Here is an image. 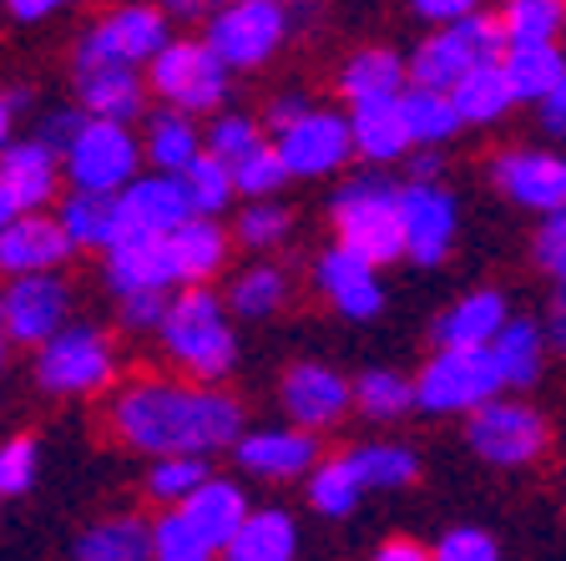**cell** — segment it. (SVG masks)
Segmentation results:
<instances>
[{
  "label": "cell",
  "mask_w": 566,
  "mask_h": 561,
  "mask_svg": "<svg viewBox=\"0 0 566 561\" xmlns=\"http://www.w3.org/2000/svg\"><path fill=\"white\" fill-rule=\"evenodd\" d=\"M106 430L147 460L223 456L248 430V409L223 385L192 374H127L106 399Z\"/></svg>",
  "instance_id": "6da1fadb"
},
{
  "label": "cell",
  "mask_w": 566,
  "mask_h": 561,
  "mask_svg": "<svg viewBox=\"0 0 566 561\" xmlns=\"http://www.w3.org/2000/svg\"><path fill=\"white\" fill-rule=\"evenodd\" d=\"M233 309H228L223 293H212L208 283H182L172 293V309H167L163 329H157V344L163 354L192 380H208V385H223L228 374L238 370V329H233Z\"/></svg>",
  "instance_id": "7a4b0ae2"
},
{
  "label": "cell",
  "mask_w": 566,
  "mask_h": 561,
  "mask_svg": "<svg viewBox=\"0 0 566 561\" xmlns=\"http://www.w3.org/2000/svg\"><path fill=\"white\" fill-rule=\"evenodd\" d=\"M329 222L334 238L349 248H359L365 258L400 263L405 258V208H400V183L385 177L379 167L369 173H349L329 198Z\"/></svg>",
  "instance_id": "3957f363"
},
{
  "label": "cell",
  "mask_w": 566,
  "mask_h": 561,
  "mask_svg": "<svg viewBox=\"0 0 566 561\" xmlns=\"http://www.w3.org/2000/svg\"><path fill=\"white\" fill-rule=\"evenodd\" d=\"M238 71L212 51L208 35H172L153 61H147V86L163 106L192 112V117H212L223 112L228 86Z\"/></svg>",
  "instance_id": "277c9868"
},
{
  "label": "cell",
  "mask_w": 566,
  "mask_h": 561,
  "mask_svg": "<svg viewBox=\"0 0 566 561\" xmlns=\"http://www.w3.org/2000/svg\"><path fill=\"white\" fill-rule=\"evenodd\" d=\"M506 56V25L501 11H471L460 21H446L424 35L410 51V82L436 86V92H455L475 66Z\"/></svg>",
  "instance_id": "5b68a950"
},
{
  "label": "cell",
  "mask_w": 566,
  "mask_h": 561,
  "mask_svg": "<svg viewBox=\"0 0 566 561\" xmlns=\"http://www.w3.org/2000/svg\"><path fill=\"white\" fill-rule=\"evenodd\" d=\"M35 385L56 399L106 395L117 385V344L106 340V329L71 319L46 344H35Z\"/></svg>",
  "instance_id": "8992f818"
},
{
  "label": "cell",
  "mask_w": 566,
  "mask_h": 561,
  "mask_svg": "<svg viewBox=\"0 0 566 561\" xmlns=\"http://www.w3.org/2000/svg\"><path fill=\"white\" fill-rule=\"evenodd\" d=\"M298 31L289 0H223L208 11L202 35L233 71H259L283 51V41Z\"/></svg>",
  "instance_id": "52a82bcc"
},
{
  "label": "cell",
  "mask_w": 566,
  "mask_h": 561,
  "mask_svg": "<svg viewBox=\"0 0 566 561\" xmlns=\"http://www.w3.org/2000/svg\"><path fill=\"white\" fill-rule=\"evenodd\" d=\"M465 445L485 466H501V470H521V466H536V460L552 450V425L536 405H526L521 395H495L485 399L481 409L465 415Z\"/></svg>",
  "instance_id": "ba28073f"
},
{
  "label": "cell",
  "mask_w": 566,
  "mask_h": 561,
  "mask_svg": "<svg viewBox=\"0 0 566 561\" xmlns=\"http://www.w3.org/2000/svg\"><path fill=\"white\" fill-rule=\"evenodd\" d=\"M172 41V11L163 0H117L106 6L76 41L71 61H117V66H142Z\"/></svg>",
  "instance_id": "9c48e42d"
},
{
  "label": "cell",
  "mask_w": 566,
  "mask_h": 561,
  "mask_svg": "<svg viewBox=\"0 0 566 561\" xmlns=\"http://www.w3.org/2000/svg\"><path fill=\"white\" fill-rule=\"evenodd\" d=\"M506 395V380L485 350H436L415 374V409L420 415H471L485 399Z\"/></svg>",
  "instance_id": "30bf717a"
},
{
  "label": "cell",
  "mask_w": 566,
  "mask_h": 561,
  "mask_svg": "<svg viewBox=\"0 0 566 561\" xmlns=\"http://www.w3.org/2000/svg\"><path fill=\"white\" fill-rule=\"evenodd\" d=\"M61 167H66V187H82V193H122V187L147 167L142 132L132 127V122L92 117L82 127V137L61 153Z\"/></svg>",
  "instance_id": "8fae6325"
},
{
  "label": "cell",
  "mask_w": 566,
  "mask_h": 561,
  "mask_svg": "<svg viewBox=\"0 0 566 561\" xmlns=\"http://www.w3.org/2000/svg\"><path fill=\"white\" fill-rule=\"evenodd\" d=\"M289 177H304V183H318V177H334L359 157L354 147V127L349 112H334V106H308L294 127H283L273 137Z\"/></svg>",
  "instance_id": "7c38bea8"
},
{
  "label": "cell",
  "mask_w": 566,
  "mask_h": 561,
  "mask_svg": "<svg viewBox=\"0 0 566 561\" xmlns=\"http://www.w3.org/2000/svg\"><path fill=\"white\" fill-rule=\"evenodd\" d=\"M400 208H405V258L420 269L446 263L460 233V202L440 177H405L400 183Z\"/></svg>",
  "instance_id": "4fadbf2b"
},
{
  "label": "cell",
  "mask_w": 566,
  "mask_h": 561,
  "mask_svg": "<svg viewBox=\"0 0 566 561\" xmlns=\"http://www.w3.org/2000/svg\"><path fill=\"white\" fill-rule=\"evenodd\" d=\"M71 324V283L61 273H21L0 283V329L15 344L35 350Z\"/></svg>",
  "instance_id": "5bb4252c"
},
{
  "label": "cell",
  "mask_w": 566,
  "mask_h": 561,
  "mask_svg": "<svg viewBox=\"0 0 566 561\" xmlns=\"http://www.w3.org/2000/svg\"><path fill=\"white\" fill-rule=\"evenodd\" d=\"M279 409L283 420L304 425V430H329L354 409V380H344L334 364L298 360L279 380Z\"/></svg>",
  "instance_id": "9a60e30c"
},
{
  "label": "cell",
  "mask_w": 566,
  "mask_h": 561,
  "mask_svg": "<svg viewBox=\"0 0 566 561\" xmlns=\"http://www.w3.org/2000/svg\"><path fill=\"white\" fill-rule=\"evenodd\" d=\"M314 289L329 299V309H339V314L354 319V324L379 319V309H385V279H379V263L365 258L359 248L339 243V238L314 258Z\"/></svg>",
  "instance_id": "2e32d148"
},
{
  "label": "cell",
  "mask_w": 566,
  "mask_h": 561,
  "mask_svg": "<svg viewBox=\"0 0 566 561\" xmlns=\"http://www.w3.org/2000/svg\"><path fill=\"white\" fill-rule=\"evenodd\" d=\"M82 248L71 243L61 212L35 208V212H15L0 233V273L21 279V273H61Z\"/></svg>",
  "instance_id": "e0dca14e"
},
{
  "label": "cell",
  "mask_w": 566,
  "mask_h": 561,
  "mask_svg": "<svg viewBox=\"0 0 566 561\" xmlns=\"http://www.w3.org/2000/svg\"><path fill=\"white\" fill-rule=\"evenodd\" d=\"M318 430H304V425H259V430H243L238 445L228 456L238 460V470L259 480H304L308 470L318 466Z\"/></svg>",
  "instance_id": "ac0fdd59"
},
{
  "label": "cell",
  "mask_w": 566,
  "mask_h": 561,
  "mask_svg": "<svg viewBox=\"0 0 566 561\" xmlns=\"http://www.w3.org/2000/svg\"><path fill=\"white\" fill-rule=\"evenodd\" d=\"M71 86H76V106L86 117L106 122H142L153 106V86L142 66H117V61H71Z\"/></svg>",
  "instance_id": "d6986e66"
},
{
  "label": "cell",
  "mask_w": 566,
  "mask_h": 561,
  "mask_svg": "<svg viewBox=\"0 0 566 561\" xmlns=\"http://www.w3.org/2000/svg\"><path fill=\"white\" fill-rule=\"evenodd\" d=\"M491 183L501 187V198L526 212L566 208V157L546 153V147H506V153H495Z\"/></svg>",
  "instance_id": "ffe728a7"
},
{
  "label": "cell",
  "mask_w": 566,
  "mask_h": 561,
  "mask_svg": "<svg viewBox=\"0 0 566 561\" xmlns=\"http://www.w3.org/2000/svg\"><path fill=\"white\" fill-rule=\"evenodd\" d=\"M0 187L15 202V212H35V208H56L66 193V167L61 153L46 147L41 137H21L0 153Z\"/></svg>",
  "instance_id": "44dd1931"
},
{
  "label": "cell",
  "mask_w": 566,
  "mask_h": 561,
  "mask_svg": "<svg viewBox=\"0 0 566 561\" xmlns=\"http://www.w3.org/2000/svg\"><path fill=\"white\" fill-rule=\"evenodd\" d=\"M102 279L106 289L117 293H142V289H177V269H172V248L167 233H147L132 228L122 243H112L102 253Z\"/></svg>",
  "instance_id": "7402d4cb"
},
{
  "label": "cell",
  "mask_w": 566,
  "mask_h": 561,
  "mask_svg": "<svg viewBox=\"0 0 566 561\" xmlns=\"http://www.w3.org/2000/svg\"><path fill=\"white\" fill-rule=\"evenodd\" d=\"M122 208H127L132 228H147V233H172L188 218H198L182 173H157V167L153 173H137L122 187Z\"/></svg>",
  "instance_id": "603a6c76"
},
{
  "label": "cell",
  "mask_w": 566,
  "mask_h": 561,
  "mask_svg": "<svg viewBox=\"0 0 566 561\" xmlns=\"http://www.w3.org/2000/svg\"><path fill=\"white\" fill-rule=\"evenodd\" d=\"M506 319H511L506 293L501 289H471V293H460L455 304L436 319L430 340H436V350H485V344L506 329Z\"/></svg>",
  "instance_id": "cb8c5ba5"
},
{
  "label": "cell",
  "mask_w": 566,
  "mask_h": 561,
  "mask_svg": "<svg viewBox=\"0 0 566 561\" xmlns=\"http://www.w3.org/2000/svg\"><path fill=\"white\" fill-rule=\"evenodd\" d=\"M61 222H66L71 243L82 253H106L112 243L132 233L127 208H122V193H82V187H66L56 202Z\"/></svg>",
  "instance_id": "d4e9b609"
},
{
  "label": "cell",
  "mask_w": 566,
  "mask_h": 561,
  "mask_svg": "<svg viewBox=\"0 0 566 561\" xmlns=\"http://www.w3.org/2000/svg\"><path fill=\"white\" fill-rule=\"evenodd\" d=\"M344 112H349V127H354V147H359V157H365L369 167L405 163V157L415 153V137H410V122H405L400 96L354 102V106H344Z\"/></svg>",
  "instance_id": "484cf974"
},
{
  "label": "cell",
  "mask_w": 566,
  "mask_h": 561,
  "mask_svg": "<svg viewBox=\"0 0 566 561\" xmlns=\"http://www.w3.org/2000/svg\"><path fill=\"white\" fill-rule=\"evenodd\" d=\"M208 147V127H198L192 112H177V106L157 102L147 117H142V153H147V167L157 173H182L192 167V157Z\"/></svg>",
  "instance_id": "4316f807"
},
{
  "label": "cell",
  "mask_w": 566,
  "mask_h": 561,
  "mask_svg": "<svg viewBox=\"0 0 566 561\" xmlns=\"http://www.w3.org/2000/svg\"><path fill=\"white\" fill-rule=\"evenodd\" d=\"M167 248H172V269H177V289L182 283H212L218 273L228 269V248H233V238H228V228L218 218H188L182 228H172L167 233Z\"/></svg>",
  "instance_id": "83f0119b"
},
{
  "label": "cell",
  "mask_w": 566,
  "mask_h": 561,
  "mask_svg": "<svg viewBox=\"0 0 566 561\" xmlns=\"http://www.w3.org/2000/svg\"><path fill=\"white\" fill-rule=\"evenodd\" d=\"M546 354H552V340H546L542 319H506V329L491 340V360L511 395H521V389H531L542 380Z\"/></svg>",
  "instance_id": "f1b7e54d"
},
{
  "label": "cell",
  "mask_w": 566,
  "mask_h": 561,
  "mask_svg": "<svg viewBox=\"0 0 566 561\" xmlns=\"http://www.w3.org/2000/svg\"><path fill=\"white\" fill-rule=\"evenodd\" d=\"M410 86V56L389 46H365L354 51L339 71V96L344 106L354 102H379V96H400Z\"/></svg>",
  "instance_id": "f546056e"
},
{
  "label": "cell",
  "mask_w": 566,
  "mask_h": 561,
  "mask_svg": "<svg viewBox=\"0 0 566 561\" xmlns=\"http://www.w3.org/2000/svg\"><path fill=\"white\" fill-rule=\"evenodd\" d=\"M248 511H253V506H248V491L228 476H208L198 491L182 501V516H188L192 527H198L218 551L233 541V531L248 521Z\"/></svg>",
  "instance_id": "4dcf8cb0"
},
{
  "label": "cell",
  "mask_w": 566,
  "mask_h": 561,
  "mask_svg": "<svg viewBox=\"0 0 566 561\" xmlns=\"http://www.w3.org/2000/svg\"><path fill=\"white\" fill-rule=\"evenodd\" d=\"M223 561H298V527L279 506H253L223 547Z\"/></svg>",
  "instance_id": "1f68e13d"
},
{
  "label": "cell",
  "mask_w": 566,
  "mask_h": 561,
  "mask_svg": "<svg viewBox=\"0 0 566 561\" xmlns=\"http://www.w3.org/2000/svg\"><path fill=\"white\" fill-rule=\"evenodd\" d=\"M71 561H153V521L147 516H106L76 537Z\"/></svg>",
  "instance_id": "d6a6232c"
},
{
  "label": "cell",
  "mask_w": 566,
  "mask_h": 561,
  "mask_svg": "<svg viewBox=\"0 0 566 561\" xmlns=\"http://www.w3.org/2000/svg\"><path fill=\"white\" fill-rule=\"evenodd\" d=\"M450 96H455V112H460V122H465V127H495V122L516 106V86H511V76H506V66H501V61L475 66Z\"/></svg>",
  "instance_id": "836d02e7"
},
{
  "label": "cell",
  "mask_w": 566,
  "mask_h": 561,
  "mask_svg": "<svg viewBox=\"0 0 566 561\" xmlns=\"http://www.w3.org/2000/svg\"><path fill=\"white\" fill-rule=\"evenodd\" d=\"M289 293H294V279H289V269H279V263H248V269H238L233 279H228V309H233L238 319H273L283 304H289Z\"/></svg>",
  "instance_id": "e575fe53"
},
{
  "label": "cell",
  "mask_w": 566,
  "mask_h": 561,
  "mask_svg": "<svg viewBox=\"0 0 566 561\" xmlns=\"http://www.w3.org/2000/svg\"><path fill=\"white\" fill-rule=\"evenodd\" d=\"M511 86H516V102H546V96L562 86L566 76V46L562 41H542V46H506L501 56Z\"/></svg>",
  "instance_id": "d590c367"
},
{
  "label": "cell",
  "mask_w": 566,
  "mask_h": 561,
  "mask_svg": "<svg viewBox=\"0 0 566 561\" xmlns=\"http://www.w3.org/2000/svg\"><path fill=\"white\" fill-rule=\"evenodd\" d=\"M349 460L365 480V491H405L420 480V450L405 440H365L349 445Z\"/></svg>",
  "instance_id": "8d00e7d4"
},
{
  "label": "cell",
  "mask_w": 566,
  "mask_h": 561,
  "mask_svg": "<svg viewBox=\"0 0 566 561\" xmlns=\"http://www.w3.org/2000/svg\"><path fill=\"white\" fill-rule=\"evenodd\" d=\"M400 106H405V122H410V137L415 147H446L450 137L465 132L455 112V96L450 92H436V86H405L400 92Z\"/></svg>",
  "instance_id": "74e56055"
},
{
  "label": "cell",
  "mask_w": 566,
  "mask_h": 561,
  "mask_svg": "<svg viewBox=\"0 0 566 561\" xmlns=\"http://www.w3.org/2000/svg\"><path fill=\"white\" fill-rule=\"evenodd\" d=\"M304 486H308V506H314L318 516H329V521H344V516L359 506V496H365V480H359V470H354L349 450L324 456L304 476Z\"/></svg>",
  "instance_id": "f35d334b"
},
{
  "label": "cell",
  "mask_w": 566,
  "mask_h": 561,
  "mask_svg": "<svg viewBox=\"0 0 566 561\" xmlns=\"http://www.w3.org/2000/svg\"><path fill=\"white\" fill-rule=\"evenodd\" d=\"M354 409L379 425L400 420L415 409V380H405L400 370H365L354 380Z\"/></svg>",
  "instance_id": "ab89813d"
},
{
  "label": "cell",
  "mask_w": 566,
  "mask_h": 561,
  "mask_svg": "<svg viewBox=\"0 0 566 561\" xmlns=\"http://www.w3.org/2000/svg\"><path fill=\"white\" fill-rule=\"evenodd\" d=\"M501 25H506V46H542V41H562L566 0H506V6H501Z\"/></svg>",
  "instance_id": "60d3db41"
},
{
  "label": "cell",
  "mask_w": 566,
  "mask_h": 561,
  "mask_svg": "<svg viewBox=\"0 0 566 561\" xmlns=\"http://www.w3.org/2000/svg\"><path fill=\"white\" fill-rule=\"evenodd\" d=\"M182 183H188L192 208H198L202 218H223V212L233 208V198H238L233 163H223V157L208 153V147L192 157V167H182Z\"/></svg>",
  "instance_id": "b9f144b4"
},
{
  "label": "cell",
  "mask_w": 566,
  "mask_h": 561,
  "mask_svg": "<svg viewBox=\"0 0 566 561\" xmlns=\"http://www.w3.org/2000/svg\"><path fill=\"white\" fill-rule=\"evenodd\" d=\"M212 476V456H157L147 466V496L157 506H182Z\"/></svg>",
  "instance_id": "7bdbcfd3"
},
{
  "label": "cell",
  "mask_w": 566,
  "mask_h": 561,
  "mask_svg": "<svg viewBox=\"0 0 566 561\" xmlns=\"http://www.w3.org/2000/svg\"><path fill=\"white\" fill-rule=\"evenodd\" d=\"M223 551L212 547L198 527H192L182 506H167L153 521V561H218Z\"/></svg>",
  "instance_id": "ee69618b"
},
{
  "label": "cell",
  "mask_w": 566,
  "mask_h": 561,
  "mask_svg": "<svg viewBox=\"0 0 566 561\" xmlns=\"http://www.w3.org/2000/svg\"><path fill=\"white\" fill-rule=\"evenodd\" d=\"M238 243L253 248V253H269V248H283L289 233H294V208L283 198H253L243 212H238Z\"/></svg>",
  "instance_id": "f6af8a7d"
},
{
  "label": "cell",
  "mask_w": 566,
  "mask_h": 561,
  "mask_svg": "<svg viewBox=\"0 0 566 561\" xmlns=\"http://www.w3.org/2000/svg\"><path fill=\"white\" fill-rule=\"evenodd\" d=\"M233 183H238V198L253 202V198H279L294 177H289V167H283L279 147H273V137H269V142H259L248 157L233 163Z\"/></svg>",
  "instance_id": "bcb514c9"
},
{
  "label": "cell",
  "mask_w": 566,
  "mask_h": 561,
  "mask_svg": "<svg viewBox=\"0 0 566 561\" xmlns=\"http://www.w3.org/2000/svg\"><path fill=\"white\" fill-rule=\"evenodd\" d=\"M259 142H269V127H263V117H248V112H212L208 117V153H218L223 163H238V157H248Z\"/></svg>",
  "instance_id": "7dc6e473"
},
{
  "label": "cell",
  "mask_w": 566,
  "mask_h": 561,
  "mask_svg": "<svg viewBox=\"0 0 566 561\" xmlns=\"http://www.w3.org/2000/svg\"><path fill=\"white\" fill-rule=\"evenodd\" d=\"M35 470H41V445L35 435H15V440L0 445V501H15L35 486Z\"/></svg>",
  "instance_id": "c3c4849f"
},
{
  "label": "cell",
  "mask_w": 566,
  "mask_h": 561,
  "mask_svg": "<svg viewBox=\"0 0 566 561\" xmlns=\"http://www.w3.org/2000/svg\"><path fill=\"white\" fill-rule=\"evenodd\" d=\"M172 293L177 289H142V293H122L117 299V319L127 334H157L172 309Z\"/></svg>",
  "instance_id": "681fc988"
},
{
  "label": "cell",
  "mask_w": 566,
  "mask_h": 561,
  "mask_svg": "<svg viewBox=\"0 0 566 561\" xmlns=\"http://www.w3.org/2000/svg\"><path fill=\"white\" fill-rule=\"evenodd\" d=\"M531 258L552 283H566V208L542 212V228L531 238Z\"/></svg>",
  "instance_id": "f907efd6"
},
{
  "label": "cell",
  "mask_w": 566,
  "mask_h": 561,
  "mask_svg": "<svg viewBox=\"0 0 566 561\" xmlns=\"http://www.w3.org/2000/svg\"><path fill=\"white\" fill-rule=\"evenodd\" d=\"M430 551H436V561H501L495 537L481 527H450Z\"/></svg>",
  "instance_id": "816d5d0a"
},
{
  "label": "cell",
  "mask_w": 566,
  "mask_h": 561,
  "mask_svg": "<svg viewBox=\"0 0 566 561\" xmlns=\"http://www.w3.org/2000/svg\"><path fill=\"white\" fill-rule=\"evenodd\" d=\"M86 122H92V117H86V112H82V106H76V102H71V106H51L46 117L35 122V137L46 142V147H56V153H66L71 142L82 137V127H86Z\"/></svg>",
  "instance_id": "f5cc1de1"
},
{
  "label": "cell",
  "mask_w": 566,
  "mask_h": 561,
  "mask_svg": "<svg viewBox=\"0 0 566 561\" xmlns=\"http://www.w3.org/2000/svg\"><path fill=\"white\" fill-rule=\"evenodd\" d=\"M308 106H314V102H308L304 92H283V96H273V102L263 106V127H269V137H279L283 127H294V122L304 117Z\"/></svg>",
  "instance_id": "db71d44e"
},
{
  "label": "cell",
  "mask_w": 566,
  "mask_h": 561,
  "mask_svg": "<svg viewBox=\"0 0 566 561\" xmlns=\"http://www.w3.org/2000/svg\"><path fill=\"white\" fill-rule=\"evenodd\" d=\"M410 11L430 25H446V21H460V15L481 11V0H410Z\"/></svg>",
  "instance_id": "11a10c76"
},
{
  "label": "cell",
  "mask_w": 566,
  "mask_h": 561,
  "mask_svg": "<svg viewBox=\"0 0 566 561\" xmlns=\"http://www.w3.org/2000/svg\"><path fill=\"white\" fill-rule=\"evenodd\" d=\"M542 324H546V340H552V350L566 354V283H556V289H552Z\"/></svg>",
  "instance_id": "9f6ffc18"
},
{
  "label": "cell",
  "mask_w": 566,
  "mask_h": 561,
  "mask_svg": "<svg viewBox=\"0 0 566 561\" xmlns=\"http://www.w3.org/2000/svg\"><path fill=\"white\" fill-rule=\"evenodd\" d=\"M369 561H436V551L424 547V541H415V537H389Z\"/></svg>",
  "instance_id": "6f0895ef"
},
{
  "label": "cell",
  "mask_w": 566,
  "mask_h": 561,
  "mask_svg": "<svg viewBox=\"0 0 566 561\" xmlns=\"http://www.w3.org/2000/svg\"><path fill=\"white\" fill-rule=\"evenodd\" d=\"M66 6H76V0H6V11L15 15V21H51V15H61Z\"/></svg>",
  "instance_id": "680465c9"
},
{
  "label": "cell",
  "mask_w": 566,
  "mask_h": 561,
  "mask_svg": "<svg viewBox=\"0 0 566 561\" xmlns=\"http://www.w3.org/2000/svg\"><path fill=\"white\" fill-rule=\"evenodd\" d=\"M536 112H542V127L552 132V137H566V76L546 102H536Z\"/></svg>",
  "instance_id": "91938a15"
},
{
  "label": "cell",
  "mask_w": 566,
  "mask_h": 561,
  "mask_svg": "<svg viewBox=\"0 0 566 561\" xmlns=\"http://www.w3.org/2000/svg\"><path fill=\"white\" fill-rule=\"evenodd\" d=\"M25 106V92H0V153L15 142V112Z\"/></svg>",
  "instance_id": "94428289"
},
{
  "label": "cell",
  "mask_w": 566,
  "mask_h": 561,
  "mask_svg": "<svg viewBox=\"0 0 566 561\" xmlns=\"http://www.w3.org/2000/svg\"><path fill=\"white\" fill-rule=\"evenodd\" d=\"M405 167H410V177H440V147H415Z\"/></svg>",
  "instance_id": "6125c7cd"
},
{
  "label": "cell",
  "mask_w": 566,
  "mask_h": 561,
  "mask_svg": "<svg viewBox=\"0 0 566 561\" xmlns=\"http://www.w3.org/2000/svg\"><path fill=\"white\" fill-rule=\"evenodd\" d=\"M172 15H208V11H218L223 0H163Z\"/></svg>",
  "instance_id": "be15d7a7"
},
{
  "label": "cell",
  "mask_w": 566,
  "mask_h": 561,
  "mask_svg": "<svg viewBox=\"0 0 566 561\" xmlns=\"http://www.w3.org/2000/svg\"><path fill=\"white\" fill-rule=\"evenodd\" d=\"M11 218H15V202L6 198V187H0V233H6V222H11Z\"/></svg>",
  "instance_id": "e7e4bbea"
},
{
  "label": "cell",
  "mask_w": 566,
  "mask_h": 561,
  "mask_svg": "<svg viewBox=\"0 0 566 561\" xmlns=\"http://www.w3.org/2000/svg\"><path fill=\"white\" fill-rule=\"evenodd\" d=\"M11 344H15V340L6 334V329H0V370H6V360H11Z\"/></svg>",
  "instance_id": "03108f58"
},
{
  "label": "cell",
  "mask_w": 566,
  "mask_h": 561,
  "mask_svg": "<svg viewBox=\"0 0 566 561\" xmlns=\"http://www.w3.org/2000/svg\"><path fill=\"white\" fill-rule=\"evenodd\" d=\"M562 41H566V31H562Z\"/></svg>",
  "instance_id": "003e7915"
}]
</instances>
